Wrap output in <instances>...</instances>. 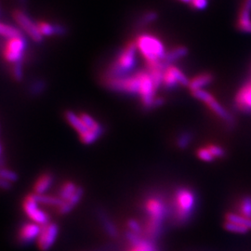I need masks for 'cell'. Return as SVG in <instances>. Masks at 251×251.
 <instances>
[{"label": "cell", "mask_w": 251, "mask_h": 251, "mask_svg": "<svg viewBox=\"0 0 251 251\" xmlns=\"http://www.w3.org/2000/svg\"><path fill=\"white\" fill-rule=\"evenodd\" d=\"M137 51L138 48L135 40H129L126 43L108 65L102 79L122 77L130 75L137 64Z\"/></svg>", "instance_id": "cell-1"}, {"label": "cell", "mask_w": 251, "mask_h": 251, "mask_svg": "<svg viewBox=\"0 0 251 251\" xmlns=\"http://www.w3.org/2000/svg\"><path fill=\"white\" fill-rule=\"evenodd\" d=\"M144 210L147 216L145 233L147 238L153 240L157 238L163 231L168 215V206L162 198L151 197L145 201Z\"/></svg>", "instance_id": "cell-2"}, {"label": "cell", "mask_w": 251, "mask_h": 251, "mask_svg": "<svg viewBox=\"0 0 251 251\" xmlns=\"http://www.w3.org/2000/svg\"><path fill=\"white\" fill-rule=\"evenodd\" d=\"M138 50L145 60L146 65L159 63L164 60L167 50L164 43L157 36L151 34H141L135 39Z\"/></svg>", "instance_id": "cell-3"}, {"label": "cell", "mask_w": 251, "mask_h": 251, "mask_svg": "<svg viewBox=\"0 0 251 251\" xmlns=\"http://www.w3.org/2000/svg\"><path fill=\"white\" fill-rule=\"evenodd\" d=\"M197 195L188 187H180L174 193V218L177 223L185 224L196 212Z\"/></svg>", "instance_id": "cell-4"}, {"label": "cell", "mask_w": 251, "mask_h": 251, "mask_svg": "<svg viewBox=\"0 0 251 251\" xmlns=\"http://www.w3.org/2000/svg\"><path fill=\"white\" fill-rule=\"evenodd\" d=\"M84 196V189L72 180H66L60 186L57 197L61 200V206L57 212L61 215L70 213L80 203Z\"/></svg>", "instance_id": "cell-5"}, {"label": "cell", "mask_w": 251, "mask_h": 251, "mask_svg": "<svg viewBox=\"0 0 251 251\" xmlns=\"http://www.w3.org/2000/svg\"><path fill=\"white\" fill-rule=\"evenodd\" d=\"M27 43L24 36L8 38L2 46V58L10 65L25 62Z\"/></svg>", "instance_id": "cell-6"}, {"label": "cell", "mask_w": 251, "mask_h": 251, "mask_svg": "<svg viewBox=\"0 0 251 251\" xmlns=\"http://www.w3.org/2000/svg\"><path fill=\"white\" fill-rule=\"evenodd\" d=\"M105 87L119 93H124L128 95H138L140 86H141V76L140 71L133 73L131 75L116 77V78H106L102 79Z\"/></svg>", "instance_id": "cell-7"}, {"label": "cell", "mask_w": 251, "mask_h": 251, "mask_svg": "<svg viewBox=\"0 0 251 251\" xmlns=\"http://www.w3.org/2000/svg\"><path fill=\"white\" fill-rule=\"evenodd\" d=\"M41 206L42 205L34 193L27 195L22 203V208L30 222H33L40 226H44L50 222V217Z\"/></svg>", "instance_id": "cell-8"}, {"label": "cell", "mask_w": 251, "mask_h": 251, "mask_svg": "<svg viewBox=\"0 0 251 251\" xmlns=\"http://www.w3.org/2000/svg\"><path fill=\"white\" fill-rule=\"evenodd\" d=\"M191 94L198 100L204 102L207 107L210 109V111L221 118L224 122L227 123L228 125H234V118L232 114L225 109L221 102H219L215 97L205 90H198L191 91Z\"/></svg>", "instance_id": "cell-9"}, {"label": "cell", "mask_w": 251, "mask_h": 251, "mask_svg": "<svg viewBox=\"0 0 251 251\" xmlns=\"http://www.w3.org/2000/svg\"><path fill=\"white\" fill-rule=\"evenodd\" d=\"M64 118L66 122L72 126L75 131L78 134L79 140L82 144L86 145L94 144L100 138V136L90 130L83 120L81 119L79 114H76L72 110H67L64 112Z\"/></svg>", "instance_id": "cell-10"}, {"label": "cell", "mask_w": 251, "mask_h": 251, "mask_svg": "<svg viewBox=\"0 0 251 251\" xmlns=\"http://www.w3.org/2000/svg\"><path fill=\"white\" fill-rule=\"evenodd\" d=\"M12 17L15 23L27 36H29L34 42L41 43L43 41L44 36L41 35L36 23H35L30 16L22 9H15L12 12Z\"/></svg>", "instance_id": "cell-11"}, {"label": "cell", "mask_w": 251, "mask_h": 251, "mask_svg": "<svg viewBox=\"0 0 251 251\" xmlns=\"http://www.w3.org/2000/svg\"><path fill=\"white\" fill-rule=\"evenodd\" d=\"M59 231V226L52 222L42 226L41 232L36 242L37 248L41 251H50L57 241Z\"/></svg>", "instance_id": "cell-12"}, {"label": "cell", "mask_w": 251, "mask_h": 251, "mask_svg": "<svg viewBox=\"0 0 251 251\" xmlns=\"http://www.w3.org/2000/svg\"><path fill=\"white\" fill-rule=\"evenodd\" d=\"M41 228L42 226L33 222H27L23 224L20 226L17 233L18 242L23 245L36 242L41 232Z\"/></svg>", "instance_id": "cell-13"}, {"label": "cell", "mask_w": 251, "mask_h": 251, "mask_svg": "<svg viewBox=\"0 0 251 251\" xmlns=\"http://www.w3.org/2000/svg\"><path fill=\"white\" fill-rule=\"evenodd\" d=\"M234 106L241 112L251 114V76L235 94Z\"/></svg>", "instance_id": "cell-14"}, {"label": "cell", "mask_w": 251, "mask_h": 251, "mask_svg": "<svg viewBox=\"0 0 251 251\" xmlns=\"http://www.w3.org/2000/svg\"><path fill=\"white\" fill-rule=\"evenodd\" d=\"M238 30L245 34H251V0H245L236 22Z\"/></svg>", "instance_id": "cell-15"}, {"label": "cell", "mask_w": 251, "mask_h": 251, "mask_svg": "<svg viewBox=\"0 0 251 251\" xmlns=\"http://www.w3.org/2000/svg\"><path fill=\"white\" fill-rule=\"evenodd\" d=\"M37 27L43 36H63L67 32V28L62 24L50 23L48 21L36 22Z\"/></svg>", "instance_id": "cell-16"}, {"label": "cell", "mask_w": 251, "mask_h": 251, "mask_svg": "<svg viewBox=\"0 0 251 251\" xmlns=\"http://www.w3.org/2000/svg\"><path fill=\"white\" fill-rule=\"evenodd\" d=\"M54 176L50 172H43L36 178L33 185V193L37 196L46 195L47 192L52 186Z\"/></svg>", "instance_id": "cell-17"}, {"label": "cell", "mask_w": 251, "mask_h": 251, "mask_svg": "<svg viewBox=\"0 0 251 251\" xmlns=\"http://www.w3.org/2000/svg\"><path fill=\"white\" fill-rule=\"evenodd\" d=\"M214 80L212 74L210 73H202L195 76L189 83V90L191 91L198 90H204V88L211 84Z\"/></svg>", "instance_id": "cell-18"}, {"label": "cell", "mask_w": 251, "mask_h": 251, "mask_svg": "<svg viewBox=\"0 0 251 251\" xmlns=\"http://www.w3.org/2000/svg\"><path fill=\"white\" fill-rule=\"evenodd\" d=\"M188 55V49L183 47V46H179L171 50H168L167 54L163 60L166 65L170 66L175 63H177L180 59L186 57Z\"/></svg>", "instance_id": "cell-19"}, {"label": "cell", "mask_w": 251, "mask_h": 251, "mask_svg": "<svg viewBox=\"0 0 251 251\" xmlns=\"http://www.w3.org/2000/svg\"><path fill=\"white\" fill-rule=\"evenodd\" d=\"M226 222H232L238 225H242L244 227L251 230V218H248L235 212H229L225 216Z\"/></svg>", "instance_id": "cell-20"}, {"label": "cell", "mask_w": 251, "mask_h": 251, "mask_svg": "<svg viewBox=\"0 0 251 251\" xmlns=\"http://www.w3.org/2000/svg\"><path fill=\"white\" fill-rule=\"evenodd\" d=\"M0 36L8 39L11 37L23 36V34L17 27L0 22Z\"/></svg>", "instance_id": "cell-21"}, {"label": "cell", "mask_w": 251, "mask_h": 251, "mask_svg": "<svg viewBox=\"0 0 251 251\" xmlns=\"http://www.w3.org/2000/svg\"><path fill=\"white\" fill-rule=\"evenodd\" d=\"M158 19V13L155 11H147L144 12V14L138 19V25L139 27L146 26L149 25L150 24L153 23L154 21H156Z\"/></svg>", "instance_id": "cell-22"}, {"label": "cell", "mask_w": 251, "mask_h": 251, "mask_svg": "<svg viewBox=\"0 0 251 251\" xmlns=\"http://www.w3.org/2000/svg\"><path fill=\"white\" fill-rule=\"evenodd\" d=\"M239 214L251 218V197L243 198L238 204V212Z\"/></svg>", "instance_id": "cell-23"}, {"label": "cell", "mask_w": 251, "mask_h": 251, "mask_svg": "<svg viewBox=\"0 0 251 251\" xmlns=\"http://www.w3.org/2000/svg\"><path fill=\"white\" fill-rule=\"evenodd\" d=\"M193 142V134L188 131L181 132L176 139V144L179 149H186Z\"/></svg>", "instance_id": "cell-24"}, {"label": "cell", "mask_w": 251, "mask_h": 251, "mask_svg": "<svg viewBox=\"0 0 251 251\" xmlns=\"http://www.w3.org/2000/svg\"><path fill=\"white\" fill-rule=\"evenodd\" d=\"M0 179L7 180L10 183H13L18 179V175L15 171L9 170L8 168L4 167L3 165H0Z\"/></svg>", "instance_id": "cell-25"}, {"label": "cell", "mask_w": 251, "mask_h": 251, "mask_svg": "<svg viewBox=\"0 0 251 251\" xmlns=\"http://www.w3.org/2000/svg\"><path fill=\"white\" fill-rule=\"evenodd\" d=\"M225 228L226 231L230 233H238V234H245L248 233L250 230L242 225L232 223V222H226L225 221Z\"/></svg>", "instance_id": "cell-26"}, {"label": "cell", "mask_w": 251, "mask_h": 251, "mask_svg": "<svg viewBox=\"0 0 251 251\" xmlns=\"http://www.w3.org/2000/svg\"><path fill=\"white\" fill-rule=\"evenodd\" d=\"M127 230L128 232L138 234V235H143L144 233L143 225L135 219H130L127 221Z\"/></svg>", "instance_id": "cell-27"}, {"label": "cell", "mask_w": 251, "mask_h": 251, "mask_svg": "<svg viewBox=\"0 0 251 251\" xmlns=\"http://www.w3.org/2000/svg\"><path fill=\"white\" fill-rule=\"evenodd\" d=\"M24 62L12 64L10 67V73L12 77L16 81H21L24 77Z\"/></svg>", "instance_id": "cell-28"}, {"label": "cell", "mask_w": 251, "mask_h": 251, "mask_svg": "<svg viewBox=\"0 0 251 251\" xmlns=\"http://www.w3.org/2000/svg\"><path fill=\"white\" fill-rule=\"evenodd\" d=\"M197 155H198V158L202 161L207 162V163H210V162H213L215 160L214 156L212 155V153L210 152V151L207 149V147H201L198 149L197 151Z\"/></svg>", "instance_id": "cell-29"}, {"label": "cell", "mask_w": 251, "mask_h": 251, "mask_svg": "<svg viewBox=\"0 0 251 251\" xmlns=\"http://www.w3.org/2000/svg\"><path fill=\"white\" fill-rule=\"evenodd\" d=\"M207 149L210 151V152L212 153V155L214 156V158H223L225 157V154H226V151H225V148L222 147L221 145H218V144H208L207 146Z\"/></svg>", "instance_id": "cell-30"}, {"label": "cell", "mask_w": 251, "mask_h": 251, "mask_svg": "<svg viewBox=\"0 0 251 251\" xmlns=\"http://www.w3.org/2000/svg\"><path fill=\"white\" fill-rule=\"evenodd\" d=\"M190 5L193 9L197 10H203L206 9L208 5V0H192Z\"/></svg>", "instance_id": "cell-31"}, {"label": "cell", "mask_w": 251, "mask_h": 251, "mask_svg": "<svg viewBox=\"0 0 251 251\" xmlns=\"http://www.w3.org/2000/svg\"><path fill=\"white\" fill-rule=\"evenodd\" d=\"M45 87V83L43 81L38 80L34 82L30 88H31V92L33 94H39L44 90Z\"/></svg>", "instance_id": "cell-32"}, {"label": "cell", "mask_w": 251, "mask_h": 251, "mask_svg": "<svg viewBox=\"0 0 251 251\" xmlns=\"http://www.w3.org/2000/svg\"><path fill=\"white\" fill-rule=\"evenodd\" d=\"M11 185H12V183H10L9 181L0 179V189H2V190H9V189L11 188Z\"/></svg>", "instance_id": "cell-33"}, {"label": "cell", "mask_w": 251, "mask_h": 251, "mask_svg": "<svg viewBox=\"0 0 251 251\" xmlns=\"http://www.w3.org/2000/svg\"><path fill=\"white\" fill-rule=\"evenodd\" d=\"M179 1H180V2H182V3H188V4H190L192 0H179Z\"/></svg>", "instance_id": "cell-34"}, {"label": "cell", "mask_w": 251, "mask_h": 251, "mask_svg": "<svg viewBox=\"0 0 251 251\" xmlns=\"http://www.w3.org/2000/svg\"><path fill=\"white\" fill-rule=\"evenodd\" d=\"M2 153H3V148H2V145L0 144V158L2 156Z\"/></svg>", "instance_id": "cell-35"}]
</instances>
